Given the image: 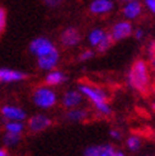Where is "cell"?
<instances>
[{
    "label": "cell",
    "instance_id": "obj_1",
    "mask_svg": "<svg viewBox=\"0 0 155 156\" xmlns=\"http://www.w3.org/2000/svg\"><path fill=\"white\" fill-rule=\"evenodd\" d=\"M76 89L79 90L83 97L89 100L92 105L94 107L96 112L102 117H111L113 109L110 104V93L104 88L98 85H93L90 83H79Z\"/></svg>",
    "mask_w": 155,
    "mask_h": 156
},
{
    "label": "cell",
    "instance_id": "obj_2",
    "mask_svg": "<svg viewBox=\"0 0 155 156\" xmlns=\"http://www.w3.org/2000/svg\"><path fill=\"white\" fill-rule=\"evenodd\" d=\"M127 85L139 93H146L151 84V74H150V65L148 61L142 58L136 60L132 66L130 67L127 74Z\"/></svg>",
    "mask_w": 155,
    "mask_h": 156
},
{
    "label": "cell",
    "instance_id": "obj_3",
    "mask_svg": "<svg viewBox=\"0 0 155 156\" xmlns=\"http://www.w3.org/2000/svg\"><path fill=\"white\" fill-rule=\"evenodd\" d=\"M32 102L37 108L42 111H49V109L55 108L59 103L57 91L46 84L37 87L32 94Z\"/></svg>",
    "mask_w": 155,
    "mask_h": 156
},
{
    "label": "cell",
    "instance_id": "obj_4",
    "mask_svg": "<svg viewBox=\"0 0 155 156\" xmlns=\"http://www.w3.org/2000/svg\"><path fill=\"white\" fill-rule=\"evenodd\" d=\"M134 33V24L132 22H128L126 19H118L116 20L111 29H110V34L112 37L113 42H121V41H125L127 38L132 37Z\"/></svg>",
    "mask_w": 155,
    "mask_h": 156
},
{
    "label": "cell",
    "instance_id": "obj_5",
    "mask_svg": "<svg viewBox=\"0 0 155 156\" xmlns=\"http://www.w3.org/2000/svg\"><path fill=\"white\" fill-rule=\"evenodd\" d=\"M56 48L57 47H56V44L53 43V41L47 37H37L31 41V43H29V52L32 53L36 58L40 56H43V55H47Z\"/></svg>",
    "mask_w": 155,
    "mask_h": 156
},
{
    "label": "cell",
    "instance_id": "obj_6",
    "mask_svg": "<svg viewBox=\"0 0 155 156\" xmlns=\"http://www.w3.org/2000/svg\"><path fill=\"white\" fill-rule=\"evenodd\" d=\"M144 10H145V8L141 3V0L123 3L121 6L122 19H126L128 22H137L144 15Z\"/></svg>",
    "mask_w": 155,
    "mask_h": 156
},
{
    "label": "cell",
    "instance_id": "obj_7",
    "mask_svg": "<svg viewBox=\"0 0 155 156\" xmlns=\"http://www.w3.org/2000/svg\"><path fill=\"white\" fill-rule=\"evenodd\" d=\"M51 126H52V118L43 113L33 114L32 117H29L26 124V127L28 128L31 133H40V132L49 129Z\"/></svg>",
    "mask_w": 155,
    "mask_h": 156
},
{
    "label": "cell",
    "instance_id": "obj_8",
    "mask_svg": "<svg viewBox=\"0 0 155 156\" xmlns=\"http://www.w3.org/2000/svg\"><path fill=\"white\" fill-rule=\"evenodd\" d=\"M116 9L114 0H92L88 10L93 17H106L113 13Z\"/></svg>",
    "mask_w": 155,
    "mask_h": 156
},
{
    "label": "cell",
    "instance_id": "obj_9",
    "mask_svg": "<svg viewBox=\"0 0 155 156\" xmlns=\"http://www.w3.org/2000/svg\"><path fill=\"white\" fill-rule=\"evenodd\" d=\"M60 43L65 48H75L81 43V33L75 27L65 28L60 34Z\"/></svg>",
    "mask_w": 155,
    "mask_h": 156
},
{
    "label": "cell",
    "instance_id": "obj_10",
    "mask_svg": "<svg viewBox=\"0 0 155 156\" xmlns=\"http://www.w3.org/2000/svg\"><path fill=\"white\" fill-rule=\"evenodd\" d=\"M61 105L65 109H71V108H76V107H83L85 98L83 97L81 93L75 89H67L64 91V94L61 95Z\"/></svg>",
    "mask_w": 155,
    "mask_h": 156
},
{
    "label": "cell",
    "instance_id": "obj_11",
    "mask_svg": "<svg viewBox=\"0 0 155 156\" xmlns=\"http://www.w3.org/2000/svg\"><path fill=\"white\" fill-rule=\"evenodd\" d=\"M60 60H61V55H60L59 48H56L47 55L37 57V67L40 69L41 71L47 73L53 69H57V66L60 64Z\"/></svg>",
    "mask_w": 155,
    "mask_h": 156
},
{
    "label": "cell",
    "instance_id": "obj_12",
    "mask_svg": "<svg viewBox=\"0 0 155 156\" xmlns=\"http://www.w3.org/2000/svg\"><path fill=\"white\" fill-rule=\"evenodd\" d=\"M0 115L3 117L5 121H22L24 122L27 119V112L23 108L18 105L6 104L3 105L0 109Z\"/></svg>",
    "mask_w": 155,
    "mask_h": 156
},
{
    "label": "cell",
    "instance_id": "obj_13",
    "mask_svg": "<svg viewBox=\"0 0 155 156\" xmlns=\"http://www.w3.org/2000/svg\"><path fill=\"white\" fill-rule=\"evenodd\" d=\"M116 147L112 144H96L84 149L83 156H113Z\"/></svg>",
    "mask_w": 155,
    "mask_h": 156
},
{
    "label": "cell",
    "instance_id": "obj_14",
    "mask_svg": "<svg viewBox=\"0 0 155 156\" xmlns=\"http://www.w3.org/2000/svg\"><path fill=\"white\" fill-rule=\"evenodd\" d=\"M89 115H90V112L87 108L76 107L71 109H66L64 118L66 122H70V123H81L84 121H87L89 118Z\"/></svg>",
    "mask_w": 155,
    "mask_h": 156
},
{
    "label": "cell",
    "instance_id": "obj_15",
    "mask_svg": "<svg viewBox=\"0 0 155 156\" xmlns=\"http://www.w3.org/2000/svg\"><path fill=\"white\" fill-rule=\"evenodd\" d=\"M27 79V74L19 71V70L13 69H0V83L4 84H12V83H19Z\"/></svg>",
    "mask_w": 155,
    "mask_h": 156
},
{
    "label": "cell",
    "instance_id": "obj_16",
    "mask_svg": "<svg viewBox=\"0 0 155 156\" xmlns=\"http://www.w3.org/2000/svg\"><path fill=\"white\" fill-rule=\"evenodd\" d=\"M67 75L63 71V70L59 69H53L51 71H47V74L45 75V84L49 85V87H60L67 81Z\"/></svg>",
    "mask_w": 155,
    "mask_h": 156
},
{
    "label": "cell",
    "instance_id": "obj_17",
    "mask_svg": "<svg viewBox=\"0 0 155 156\" xmlns=\"http://www.w3.org/2000/svg\"><path fill=\"white\" fill-rule=\"evenodd\" d=\"M108 32L102 28V27H94V28H92L89 32L87 33V43L90 48L93 50H96L97 48V46L102 42V40L106 37Z\"/></svg>",
    "mask_w": 155,
    "mask_h": 156
},
{
    "label": "cell",
    "instance_id": "obj_18",
    "mask_svg": "<svg viewBox=\"0 0 155 156\" xmlns=\"http://www.w3.org/2000/svg\"><path fill=\"white\" fill-rule=\"evenodd\" d=\"M126 149L130 152H139L142 146H144V141L142 138L139 136V135H130L126 137Z\"/></svg>",
    "mask_w": 155,
    "mask_h": 156
},
{
    "label": "cell",
    "instance_id": "obj_19",
    "mask_svg": "<svg viewBox=\"0 0 155 156\" xmlns=\"http://www.w3.org/2000/svg\"><path fill=\"white\" fill-rule=\"evenodd\" d=\"M4 128H5V132L22 135L26 129V123L22 121H5Z\"/></svg>",
    "mask_w": 155,
    "mask_h": 156
},
{
    "label": "cell",
    "instance_id": "obj_20",
    "mask_svg": "<svg viewBox=\"0 0 155 156\" xmlns=\"http://www.w3.org/2000/svg\"><path fill=\"white\" fill-rule=\"evenodd\" d=\"M22 140V135L18 133H10V132H5L3 136V144L5 147H15Z\"/></svg>",
    "mask_w": 155,
    "mask_h": 156
},
{
    "label": "cell",
    "instance_id": "obj_21",
    "mask_svg": "<svg viewBox=\"0 0 155 156\" xmlns=\"http://www.w3.org/2000/svg\"><path fill=\"white\" fill-rule=\"evenodd\" d=\"M113 43H114V42H113V40H112L110 32H108V33L106 34V37L102 40V42H100V43L97 46L96 52H98V53H106V52L113 46Z\"/></svg>",
    "mask_w": 155,
    "mask_h": 156
},
{
    "label": "cell",
    "instance_id": "obj_22",
    "mask_svg": "<svg viewBox=\"0 0 155 156\" xmlns=\"http://www.w3.org/2000/svg\"><path fill=\"white\" fill-rule=\"evenodd\" d=\"M96 50H93V48H87V50H83L80 53H79V56H78V60H79L80 62H87V61H90L96 57Z\"/></svg>",
    "mask_w": 155,
    "mask_h": 156
},
{
    "label": "cell",
    "instance_id": "obj_23",
    "mask_svg": "<svg viewBox=\"0 0 155 156\" xmlns=\"http://www.w3.org/2000/svg\"><path fill=\"white\" fill-rule=\"evenodd\" d=\"M110 137L113 140L114 142H120L123 140V132L120 128H111L110 129Z\"/></svg>",
    "mask_w": 155,
    "mask_h": 156
},
{
    "label": "cell",
    "instance_id": "obj_24",
    "mask_svg": "<svg viewBox=\"0 0 155 156\" xmlns=\"http://www.w3.org/2000/svg\"><path fill=\"white\" fill-rule=\"evenodd\" d=\"M132 37L135 38L136 41H144L145 37H146V32L145 29L141 28V27H137V28H134V33H132Z\"/></svg>",
    "mask_w": 155,
    "mask_h": 156
},
{
    "label": "cell",
    "instance_id": "obj_25",
    "mask_svg": "<svg viewBox=\"0 0 155 156\" xmlns=\"http://www.w3.org/2000/svg\"><path fill=\"white\" fill-rule=\"evenodd\" d=\"M144 8L155 17V0H141Z\"/></svg>",
    "mask_w": 155,
    "mask_h": 156
},
{
    "label": "cell",
    "instance_id": "obj_26",
    "mask_svg": "<svg viewBox=\"0 0 155 156\" xmlns=\"http://www.w3.org/2000/svg\"><path fill=\"white\" fill-rule=\"evenodd\" d=\"M5 26H6V12L4 8L0 6V36L4 32Z\"/></svg>",
    "mask_w": 155,
    "mask_h": 156
},
{
    "label": "cell",
    "instance_id": "obj_27",
    "mask_svg": "<svg viewBox=\"0 0 155 156\" xmlns=\"http://www.w3.org/2000/svg\"><path fill=\"white\" fill-rule=\"evenodd\" d=\"M45 2V5L49 6V8H59L61 4L64 3V0H43Z\"/></svg>",
    "mask_w": 155,
    "mask_h": 156
},
{
    "label": "cell",
    "instance_id": "obj_28",
    "mask_svg": "<svg viewBox=\"0 0 155 156\" xmlns=\"http://www.w3.org/2000/svg\"><path fill=\"white\" fill-rule=\"evenodd\" d=\"M113 156H127V155H126V152L123 151V150H118V149H116V151H114Z\"/></svg>",
    "mask_w": 155,
    "mask_h": 156
},
{
    "label": "cell",
    "instance_id": "obj_29",
    "mask_svg": "<svg viewBox=\"0 0 155 156\" xmlns=\"http://www.w3.org/2000/svg\"><path fill=\"white\" fill-rule=\"evenodd\" d=\"M0 156H9V154H8V151H6L5 149L0 147Z\"/></svg>",
    "mask_w": 155,
    "mask_h": 156
},
{
    "label": "cell",
    "instance_id": "obj_30",
    "mask_svg": "<svg viewBox=\"0 0 155 156\" xmlns=\"http://www.w3.org/2000/svg\"><path fill=\"white\" fill-rule=\"evenodd\" d=\"M117 2H120V3H130V2H135V0H117Z\"/></svg>",
    "mask_w": 155,
    "mask_h": 156
},
{
    "label": "cell",
    "instance_id": "obj_31",
    "mask_svg": "<svg viewBox=\"0 0 155 156\" xmlns=\"http://www.w3.org/2000/svg\"><path fill=\"white\" fill-rule=\"evenodd\" d=\"M151 108H153V111H155V100L151 103Z\"/></svg>",
    "mask_w": 155,
    "mask_h": 156
},
{
    "label": "cell",
    "instance_id": "obj_32",
    "mask_svg": "<svg viewBox=\"0 0 155 156\" xmlns=\"http://www.w3.org/2000/svg\"><path fill=\"white\" fill-rule=\"evenodd\" d=\"M0 119H2V115H0Z\"/></svg>",
    "mask_w": 155,
    "mask_h": 156
}]
</instances>
